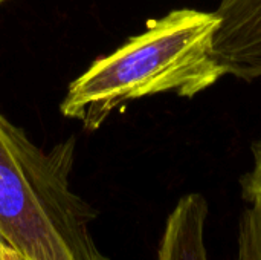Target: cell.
<instances>
[{
    "label": "cell",
    "instance_id": "1",
    "mask_svg": "<svg viewBox=\"0 0 261 260\" xmlns=\"http://www.w3.org/2000/svg\"><path fill=\"white\" fill-rule=\"evenodd\" d=\"M216 12L174 9L148 23L113 52L96 58L75 78L60 104L64 118L98 130L121 106L156 93L191 98L225 72L214 61Z\"/></svg>",
    "mask_w": 261,
    "mask_h": 260
},
{
    "label": "cell",
    "instance_id": "2",
    "mask_svg": "<svg viewBox=\"0 0 261 260\" xmlns=\"http://www.w3.org/2000/svg\"><path fill=\"white\" fill-rule=\"evenodd\" d=\"M75 146L43 150L0 113V236L26 260H110L90 233L95 210L70 187Z\"/></svg>",
    "mask_w": 261,
    "mask_h": 260
},
{
    "label": "cell",
    "instance_id": "3",
    "mask_svg": "<svg viewBox=\"0 0 261 260\" xmlns=\"http://www.w3.org/2000/svg\"><path fill=\"white\" fill-rule=\"evenodd\" d=\"M213 40L214 61L225 75L261 77V0H220Z\"/></svg>",
    "mask_w": 261,
    "mask_h": 260
},
{
    "label": "cell",
    "instance_id": "4",
    "mask_svg": "<svg viewBox=\"0 0 261 260\" xmlns=\"http://www.w3.org/2000/svg\"><path fill=\"white\" fill-rule=\"evenodd\" d=\"M210 205L202 193L182 196L165 221L158 260H210L205 230Z\"/></svg>",
    "mask_w": 261,
    "mask_h": 260
},
{
    "label": "cell",
    "instance_id": "5",
    "mask_svg": "<svg viewBox=\"0 0 261 260\" xmlns=\"http://www.w3.org/2000/svg\"><path fill=\"white\" fill-rule=\"evenodd\" d=\"M237 260H261V210L248 204L239 218Z\"/></svg>",
    "mask_w": 261,
    "mask_h": 260
},
{
    "label": "cell",
    "instance_id": "6",
    "mask_svg": "<svg viewBox=\"0 0 261 260\" xmlns=\"http://www.w3.org/2000/svg\"><path fill=\"white\" fill-rule=\"evenodd\" d=\"M252 167L242 179V196L246 204L257 205L261 210V139L252 146Z\"/></svg>",
    "mask_w": 261,
    "mask_h": 260
},
{
    "label": "cell",
    "instance_id": "7",
    "mask_svg": "<svg viewBox=\"0 0 261 260\" xmlns=\"http://www.w3.org/2000/svg\"><path fill=\"white\" fill-rule=\"evenodd\" d=\"M0 260H26L20 256L11 245L6 244V241L0 236Z\"/></svg>",
    "mask_w": 261,
    "mask_h": 260
},
{
    "label": "cell",
    "instance_id": "8",
    "mask_svg": "<svg viewBox=\"0 0 261 260\" xmlns=\"http://www.w3.org/2000/svg\"><path fill=\"white\" fill-rule=\"evenodd\" d=\"M5 2H8V0H0V5H3Z\"/></svg>",
    "mask_w": 261,
    "mask_h": 260
}]
</instances>
